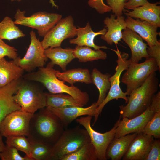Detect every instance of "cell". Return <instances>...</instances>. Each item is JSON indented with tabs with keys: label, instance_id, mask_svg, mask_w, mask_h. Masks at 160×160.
I'll return each instance as SVG.
<instances>
[{
	"label": "cell",
	"instance_id": "cell-24",
	"mask_svg": "<svg viewBox=\"0 0 160 160\" xmlns=\"http://www.w3.org/2000/svg\"><path fill=\"white\" fill-rule=\"evenodd\" d=\"M24 71L14 60L9 61L4 57L0 59V87L21 78Z\"/></svg>",
	"mask_w": 160,
	"mask_h": 160
},
{
	"label": "cell",
	"instance_id": "cell-13",
	"mask_svg": "<svg viewBox=\"0 0 160 160\" xmlns=\"http://www.w3.org/2000/svg\"><path fill=\"white\" fill-rule=\"evenodd\" d=\"M155 111V105L152 99L151 103L142 113L134 118L126 117L120 119L116 129L115 138H119L133 133L142 132L148 122L153 116Z\"/></svg>",
	"mask_w": 160,
	"mask_h": 160
},
{
	"label": "cell",
	"instance_id": "cell-39",
	"mask_svg": "<svg viewBox=\"0 0 160 160\" xmlns=\"http://www.w3.org/2000/svg\"><path fill=\"white\" fill-rule=\"evenodd\" d=\"M147 52L149 57L154 58L156 61L159 68H160V42L159 41L156 45L148 47Z\"/></svg>",
	"mask_w": 160,
	"mask_h": 160
},
{
	"label": "cell",
	"instance_id": "cell-25",
	"mask_svg": "<svg viewBox=\"0 0 160 160\" xmlns=\"http://www.w3.org/2000/svg\"><path fill=\"white\" fill-rule=\"evenodd\" d=\"M56 74L58 79L68 83L71 86L77 82L87 84L92 83L90 71L87 68L72 69L63 72L57 70Z\"/></svg>",
	"mask_w": 160,
	"mask_h": 160
},
{
	"label": "cell",
	"instance_id": "cell-41",
	"mask_svg": "<svg viewBox=\"0 0 160 160\" xmlns=\"http://www.w3.org/2000/svg\"><path fill=\"white\" fill-rule=\"evenodd\" d=\"M3 136L0 132V153L2 152L5 148V145L2 140Z\"/></svg>",
	"mask_w": 160,
	"mask_h": 160
},
{
	"label": "cell",
	"instance_id": "cell-10",
	"mask_svg": "<svg viewBox=\"0 0 160 160\" xmlns=\"http://www.w3.org/2000/svg\"><path fill=\"white\" fill-rule=\"evenodd\" d=\"M76 30L71 15L61 18L44 36L42 46L44 49L60 47L64 40L76 36Z\"/></svg>",
	"mask_w": 160,
	"mask_h": 160
},
{
	"label": "cell",
	"instance_id": "cell-21",
	"mask_svg": "<svg viewBox=\"0 0 160 160\" xmlns=\"http://www.w3.org/2000/svg\"><path fill=\"white\" fill-rule=\"evenodd\" d=\"M107 31L106 28H104L98 32H94L92 29L89 23L88 22L87 23L85 27H79L77 28V37L70 39L69 42L71 44L92 47L95 50H99L100 49H107L108 48L106 46H98L94 42V39L96 36L104 35Z\"/></svg>",
	"mask_w": 160,
	"mask_h": 160
},
{
	"label": "cell",
	"instance_id": "cell-34",
	"mask_svg": "<svg viewBox=\"0 0 160 160\" xmlns=\"http://www.w3.org/2000/svg\"><path fill=\"white\" fill-rule=\"evenodd\" d=\"M18 151L14 147L6 144L4 150L0 153V158L2 160H33L26 155L21 156Z\"/></svg>",
	"mask_w": 160,
	"mask_h": 160
},
{
	"label": "cell",
	"instance_id": "cell-15",
	"mask_svg": "<svg viewBox=\"0 0 160 160\" xmlns=\"http://www.w3.org/2000/svg\"><path fill=\"white\" fill-rule=\"evenodd\" d=\"M21 78L0 87V125L6 116L12 112L21 110L15 101L13 96L17 92Z\"/></svg>",
	"mask_w": 160,
	"mask_h": 160
},
{
	"label": "cell",
	"instance_id": "cell-26",
	"mask_svg": "<svg viewBox=\"0 0 160 160\" xmlns=\"http://www.w3.org/2000/svg\"><path fill=\"white\" fill-rule=\"evenodd\" d=\"M91 76L92 83L95 85L99 92L98 99L96 102L98 107L105 99L106 93L110 88L111 83L109 78L111 75L108 73L103 74L97 69L94 68Z\"/></svg>",
	"mask_w": 160,
	"mask_h": 160
},
{
	"label": "cell",
	"instance_id": "cell-19",
	"mask_svg": "<svg viewBox=\"0 0 160 160\" xmlns=\"http://www.w3.org/2000/svg\"><path fill=\"white\" fill-rule=\"evenodd\" d=\"M103 23L107 29L105 33L101 35V39L110 45L113 43L118 44L122 39V31L127 28L125 17L122 15L116 17L111 14L110 17L105 18Z\"/></svg>",
	"mask_w": 160,
	"mask_h": 160
},
{
	"label": "cell",
	"instance_id": "cell-43",
	"mask_svg": "<svg viewBox=\"0 0 160 160\" xmlns=\"http://www.w3.org/2000/svg\"><path fill=\"white\" fill-rule=\"evenodd\" d=\"M10 0L11 1H21L22 0Z\"/></svg>",
	"mask_w": 160,
	"mask_h": 160
},
{
	"label": "cell",
	"instance_id": "cell-36",
	"mask_svg": "<svg viewBox=\"0 0 160 160\" xmlns=\"http://www.w3.org/2000/svg\"><path fill=\"white\" fill-rule=\"evenodd\" d=\"M160 159V141L159 139H155L153 141L149 151L144 160Z\"/></svg>",
	"mask_w": 160,
	"mask_h": 160
},
{
	"label": "cell",
	"instance_id": "cell-11",
	"mask_svg": "<svg viewBox=\"0 0 160 160\" xmlns=\"http://www.w3.org/2000/svg\"><path fill=\"white\" fill-rule=\"evenodd\" d=\"M31 43L23 58L18 57L14 60L15 63L24 71L31 72L37 68L44 67L48 58L44 53V49L36 38L35 33L30 32Z\"/></svg>",
	"mask_w": 160,
	"mask_h": 160
},
{
	"label": "cell",
	"instance_id": "cell-9",
	"mask_svg": "<svg viewBox=\"0 0 160 160\" xmlns=\"http://www.w3.org/2000/svg\"><path fill=\"white\" fill-rule=\"evenodd\" d=\"M92 116H81L76 119V122L82 126L87 131L91 143L95 148L96 155L99 160H106V152L109 143L114 137L116 129L119 119L109 131L104 133H100L94 130L91 125Z\"/></svg>",
	"mask_w": 160,
	"mask_h": 160
},
{
	"label": "cell",
	"instance_id": "cell-35",
	"mask_svg": "<svg viewBox=\"0 0 160 160\" xmlns=\"http://www.w3.org/2000/svg\"><path fill=\"white\" fill-rule=\"evenodd\" d=\"M5 56L13 60L18 57L16 49L6 44L2 39H0V59Z\"/></svg>",
	"mask_w": 160,
	"mask_h": 160
},
{
	"label": "cell",
	"instance_id": "cell-31",
	"mask_svg": "<svg viewBox=\"0 0 160 160\" xmlns=\"http://www.w3.org/2000/svg\"><path fill=\"white\" fill-rule=\"evenodd\" d=\"M30 142L31 155L33 160H49L52 147L41 143Z\"/></svg>",
	"mask_w": 160,
	"mask_h": 160
},
{
	"label": "cell",
	"instance_id": "cell-1",
	"mask_svg": "<svg viewBox=\"0 0 160 160\" xmlns=\"http://www.w3.org/2000/svg\"><path fill=\"white\" fill-rule=\"evenodd\" d=\"M39 110L31 118L27 138L30 141L52 148L64 130V126L60 118L47 107Z\"/></svg>",
	"mask_w": 160,
	"mask_h": 160
},
{
	"label": "cell",
	"instance_id": "cell-7",
	"mask_svg": "<svg viewBox=\"0 0 160 160\" xmlns=\"http://www.w3.org/2000/svg\"><path fill=\"white\" fill-rule=\"evenodd\" d=\"M25 11L18 9L15 15L14 23L35 29L39 36L44 37L62 18L61 15L53 13L39 12L26 17Z\"/></svg>",
	"mask_w": 160,
	"mask_h": 160
},
{
	"label": "cell",
	"instance_id": "cell-12",
	"mask_svg": "<svg viewBox=\"0 0 160 160\" xmlns=\"http://www.w3.org/2000/svg\"><path fill=\"white\" fill-rule=\"evenodd\" d=\"M33 114L21 110L12 112L1 122L0 132L5 137L12 136L27 137L29 122Z\"/></svg>",
	"mask_w": 160,
	"mask_h": 160
},
{
	"label": "cell",
	"instance_id": "cell-4",
	"mask_svg": "<svg viewBox=\"0 0 160 160\" xmlns=\"http://www.w3.org/2000/svg\"><path fill=\"white\" fill-rule=\"evenodd\" d=\"M86 130L79 126L66 129L52 148L49 160H61L84 144L90 142Z\"/></svg>",
	"mask_w": 160,
	"mask_h": 160
},
{
	"label": "cell",
	"instance_id": "cell-20",
	"mask_svg": "<svg viewBox=\"0 0 160 160\" xmlns=\"http://www.w3.org/2000/svg\"><path fill=\"white\" fill-rule=\"evenodd\" d=\"M159 2H149L144 5L135 8L131 11L126 10L124 14L127 16L138 18L160 27V6Z\"/></svg>",
	"mask_w": 160,
	"mask_h": 160
},
{
	"label": "cell",
	"instance_id": "cell-28",
	"mask_svg": "<svg viewBox=\"0 0 160 160\" xmlns=\"http://www.w3.org/2000/svg\"><path fill=\"white\" fill-rule=\"evenodd\" d=\"M73 52L75 58H77L81 62L105 60L107 57L105 52L100 49L93 50L91 47L85 46L77 45L73 49Z\"/></svg>",
	"mask_w": 160,
	"mask_h": 160
},
{
	"label": "cell",
	"instance_id": "cell-30",
	"mask_svg": "<svg viewBox=\"0 0 160 160\" xmlns=\"http://www.w3.org/2000/svg\"><path fill=\"white\" fill-rule=\"evenodd\" d=\"M95 149L91 142L75 152L63 157L61 160H97Z\"/></svg>",
	"mask_w": 160,
	"mask_h": 160
},
{
	"label": "cell",
	"instance_id": "cell-6",
	"mask_svg": "<svg viewBox=\"0 0 160 160\" xmlns=\"http://www.w3.org/2000/svg\"><path fill=\"white\" fill-rule=\"evenodd\" d=\"M160 70L156 61L152 57L147 58L140 63H130L121 79V82L127 86L126 95L129 96L140 87L151 73Z\"/></svg>",
	"mask_w": 160,
	"mask_h": 160
},
{
	"label": "cell",
	"instance_id": "cell-32",
	"mask_svg": "<svg viewBox=\"0 0 160 160\" xmlns=\"http://www.w3.org/2000/svg\"><path fill=\"white\" fill-rule=\"evenodd\" d=\"M6 137V144L11 145L18 150L23 152L26 155L33 160L31 157V143L28 138L24 136H12Z\"/></svg>",
	"mask_w": 160,
	"mask_h": 160
},
{
	"label": "cell",
	"instance_id": "cell-8",
	"mask_svg": "<svg viewBox=\"0 0 160 160\" xmlns=\"http://www.w3.org/2000/svg\"><path fill=\"white\" fill-rule=\"evenodd\" d=\"M113 50L117 56L118 59L116 61L117 64L115 69L114 74L109 78L111 86L109 92L103 102L97 108V120L105 106L111 100L121 98L125 100L126 103L128 100L126 93L123 92L120 87V83L121 74L127 69L130 64L128 59L129 55L126 52H122L118 49Z\"/></svg>",
	"mask_w": 160,
	"mask_h": 160
},
{
	"label": "cell",
	"instance_id": "cell-18",
	"mask_svg": "<svg viewBox=\"0 0 160 160\" xmlns=\"http://www.w3.org/2000/svg\"><path fill=\"white\" fill-rule=\"evenodd\" d=\"M122 39L130 49L131 56L129 59L130 63H138L143 58L149 57L147 51V44L136 32L127 28L122 31Z\"/></svg>",
	"mask_w": 160,
	"mask_h": 160
},
{
	"label": "cell",
	"instance_id": "cell-17",
	"mask_svg": "<svg viewBox=\"0 0 160 160\" xmlns=\"http://www.w3.org/2000/svg\"><path fill=\"white\" fill-rule=\"evenodd\" d=\"M154 139L151 135L142 132L137 134L122 157L123 160H144Z\"/></svg>",
	"mask_w": 160,
	"mask_h": 160
},
{
	"label": "cell",
	"instance_id": "cell-5",
	"mask_svg": "<svg viewBox=\"0 0 160 160\" xmlns=\"http://www.w3.org/2000/svg\"><path fill=\"white\" fill-rule=\"evenodd\" d=\"M13 98L22 111L32 114L46 107L45 93L32 81L24 79H21Z\"/></svg>",
	"mask_w": 160,
	"mask_h": 160
},
{
	"label": "cell",
	"instance_id": "cell-33",
	"mask_svg": "<svg viewBox=\"0 0 160 160\" xmlns=\"http://www.w3.org/2000/svg\"><path fill=\"white\" fill-rule=\"evenodd\" d=\"M142 132L152 136L154 138H160V111H155L153 116L147 123Z\"/></svg>",
	"mask_w": 160,
	"mask_h": 160
},
{
	"label": "cell",
	"instance_id": "cell-40",
	"mask_svg": "<svg viewBox=\"0 0 160 160\" xmlns=\"http://www.w3.org/2000/svg\"><path fill=\"white\" fill-rule=\"evenodd\" d=\"M149 2L148 0H128L125 3L124 7V8L132 10Z\"/></svg>",
	"mask_w": 160,
	"mask_h": 160
},
{
	"label": "cell",
	"instance_id": "cell-22",
	"mask_svg": "<svg viewBox=\"0 0 160 160\" xmlns=\"http://www.w3.org/2000/svg\"><path fill=\"white\" fill-rule=\"evenodd\" d=\"M137 134L136 133H133L119 138L114 137L109 143L106 151L107 159L121 160Z\"/></svg>",
	"mask_w": 160,
	"mask_h": 160
},
{
	"label": "cell",
	"instance_id": "cell-23",
	"mask_svg": "<svg viewBox=\"0 0 160 160\" xmlns=\"http://www.w3.org/2000/svg\"><path fill=\"white\" fill-rule=\"evenodd\" d=\"M73 49L69 48L63 49L60 47H49L44 49V53L54 65H58L62 70L65 71L66 70L67 65L75 58Z\"/></svg>",
	"mask_w": 160,
	"mask_h": 160
},
{
	"label": "cell",
	"instance_id": "cell-37",
	"mask_svg": "<svg viewBox=\"0 0 160 160\" xmlns=\"http://www.w3.org/2000/svg\"><path fill=\"white\" fill-rule=\"evenodd\" d=\"M128 0H106V2L111 8V11L116 17L122 15L125 10L124 4Z\"/></svg>",
	"mask_w": 160,
	"mask_h": 160
},
{
	"label": "cell",
	"instance_id": "cell-16",
	"mask_svg": "<svg viewBox=\"0 0 160 160\" xmlns=\"http://www.w3.org/2000/svg\"><path fill=\"white\" fill-rule=\"evenodd\" d=\"M125 21L127 28L138 34L147 42L149 47L159 42L157 36L160 35V32L157 31L158 27L156 26L145 20L138 18L135 20L129 16H127Z\"/></svg>",
	"mask_w": 160,
	"mask_h": 160
},
{
	"label": "cell",
	"instance_id": "cell-29",
	"mask_svg": "<svg viewBox=\"0 0 160 160\" xmlns=\"http://www.w3.org/2000/svg\"><path fill=\"white\" fill-rule=\"evenodd\" d=\"M25 36L10 17H5L0 22V39L10 41Z\"/></svg>",
	"mask_w": 160,
	"mask_h": 160
},
{
	"label": "cell",
	"instance_id": "cell-14",
	"mask_svg": "<svg viewBox=\"0 0 160 160\" xmlns=\"http://www.w3.org/2000/svg\"><path fill=\"white\" fill-rule=\"evenodd\" d=\"M56 115L60 120L64 128H66L71 123L79 117L87 115L94 116L95 120L96 116L97 106L96 102L86 107H70L56 108L47 107Z\"/></svg>",
	"mask_w": 160,
	"mask_h": 160
},
{
	"label": "cell",
	"instance_id": "cell-38",
	"mask_svg": "<svg viewBox=\"0 0 160 160\" xmlns=\"http://www.w3.org/2000/svg\"><path fill=\"white\" fill-rule=\"evenodd\" d=\"M88 4L100 14L111 11L110 7L104 3L103 0H89Z\"/></svg>",
	"mask_w": 160,
	"mask_h": 160
},
{
	"label": "cell",
	"instance_id": "cell-42",
	"mask_svg": "<svg viewBox=\"0 0 160 160\" xmlns=\"http://www.w3.org/2000/svg\"><path fill=\"white\" fill-rule=\"evenodd\" d=\"M49 2L51 4L52 7H54L57 8H58V6L55 4L53 0H49Z\"/></svg>",
	"mask_w": 160,
	"mask_h": 160
},
{
	"label": "cell",
	"instance_id": "cell-2",
	"mask_svg": "<svg viewBox=\"0 0 160 160\" xmlns=\"http://www.w3.org/2000/svg\"><path fill=\"white\" fill-rule=\"evenodd\" d=\"M54 66L50 62L46 67L39 68L36 71L25 74L23 78L41 83L50 93H66L71 96L79 104L83 106L87 105L89 99L88 93L74 85L68 86L65 84V81L58 79Z\"/></svg>",
	"mask_w": 160,
	"mask_h": 160
},
{
	"label": "cell",
	"instance_id": "cell-3",
	"mask_svg": "<svg viewBox=\"0 0 160 160\" xmlns=\"http://www.w3.org/2000/svg\"><path fill=\"white\" fill-rule=\"evenodd\" d=\"M159 84L156 72L151 73L140 87L130 93L126 105L119 106L120 117L131 119L143 112L157 92Z\"/></svg>",
	"mask_w": 160,
	"mask_h": 160
},
{
	"label": "cell",
	"instance_id": "cell-27",
	"mask_svg": "<svg viewBox=\"0 0 160 160\" xmlns=\"http://www.w3.org/2000/svg\"><path fill=\"white\" fill-rule=\"evenodd\" d=\"M46 107L60 108L70 107H83L71 96L63 93H45Z\"/></svg>",
	"mask_w": 160,
	"mask_h": 160
}]
</instances>
